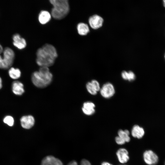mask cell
<instances>
[{
    "label": "cell",
    "mask_w": 165,
    "mask_h": 165,
    "mask_svg": "<svg viewBox=\"0 0 165 165\" xmlns=\"http://www.w3.org/2000/svg\"><path fill=\"white\" fill-rule=\"evenodd\" d=\"M91 82L96 90L97 92L100 90V87L98 82L96 80H93Z\"/></svg>",
    "instance_id": "22"
},
{
    "label": "cell",
    "mask_w": 165,
    "mask_h": 165,
    "mask_svg": "<svg viewBox=\"0 0 165 165\" xmlns=\"http://www.w3.org/2000/svg\"><path fill=\"white\" fill-rule=\"evenodd\" d=\"M131 133L134 137L140 139L144 136L145 131L143 128L138 125H135L133 127Z\"/></svg>",
    "instance_id": "14"
},
{
    "label": "cell",
    "mask_w": 165,
    "mask_h": 165,
    "mask_svg": "<svg viewBox=\"0 0 165 165\" xmlns=\"http://www.w3.org/2000/svg\"><path fill=\"white\" fill-rule=\"evenodd\" d=\"M57 56L55 47L51 44H46L37 51L36 63L40 67H49L53 64Z\"/></svg>",
    "instance_id": "1"
},
{
    "label": "cell",
    "mask_w": 165,
    "mask_h": 165,
    "mask_svg": "<svg viewBox=\"0 0 165 165\" xmlns=\"http://www.w3.org/2000/svg\"><path fill=\"white\" fill-rule=\"evenodd\" d=\"M115 139L116 143L119 145H123L126 142L123 139L119 136L116 137Z\"/></svg>",
    "instance_id": "23"
},
{
    "label": "cell",
    "mask_w": 165,
    "mask_h": 165,
    "mask_svg": "<svg viewBox=\"0 0 165 165\" xmlns=\"http://www.w3.org/2000/svg\"><path fill=\"white\" fill-rule=\"evenodd\" d=\"M53 76L47 67H40L38 71L34 72L32 75L31 80L36 87L44 88L51 82Z\"/></svg>",
    "instance_id": "2"
},
{
    "label": "cell",
    "mask_w": 165,
    "mask_h": 165,
    "mask_svg": "<svg viewBox=\"0 0 165 165\" xmlns=\"http://www.w3.org/2000/svg\"><path fill=\"white\" fill-rule=\"evenodd\" d=\"M3 57L0 54V68L7 69L12 65L15 58V53L10 48L6 47L3 51Z\"/></svg>",
    "instance_id": "4"
},
{
    "label": "cell",
    "mask_w": 165,
    "mask_h": 165,
    "mask_svg": "<svg viewBox=\"0 0 165 165\" xmlns=\"http://www.w3.org/2000/svg\"><path fill=\"white\" fill-rule=\"evenodd\" d=\"M53 7L51 10V15L54 19H61L68 13L69 6L68 0H49Z\"/></svg>",
    "instance_id": "3"
},
{
    "label": "cell",
    "mask_w": 165,
    "mask_h": 165,
    "mask_svg": "<svg viewBox=\"0 0 165 165\" xmlns=\"http://www.w3.org/2000/svg\"><path fill=\"white\" fill-rule=\"evenodd\" d=\"M67 165H78L77 162L75 160H72L69 162Z\"/></svg>",
    "instance_id": "25"
},
{
    "label": "cell",
    "mask_w": 165,
    "mask_h": 165,
    "mask_svg": "<svg viewBox=\"0 0 165 165\" xmlns=\"http://www.w3.org/2000/svg\"><path fill=\"white\" fill-rule=\"evenodd\" d=\"M163 6L165 8V0H163Z\"/></svg>",
    "instance_id": "29"
},
{
    "label": "cell",
    "mask_w": 165,
    "mask_h": 165,
    "mask_svg": "<svg viewBox=\"0 0 165 165\" xmlns=\"http://www.w3.org/2000/svg\"><path fill=\"white\" fill-rule=\"evenodd\" d=\"M94 104L90 101H87L83 104L82 110L84 114L88 116H90L94 114L95 111Z\"/></svg>",
    "instance_id": "12"
},
{
    "label": "cell",
    "mask_w": 165,
    "mask_h": 165,
    "mask_svg": "<svg viewBox=\"0 0 165 165\" xmlns=\"http://www.w3.org/2000/svg\"><path fill=\"white\" fill-rule=\"evenodd\" d=\"M51 19V15L47 11H41L39 14L38 20L40 23L42 24L47 23Z\"/></svg>",
    "instance_id": "15"
},
{
    "label": "cell",
    "mask_w": 165,
    "mask_h": 165,
    "mask_svg": "<svg viewBox=\"0 0 165 165\" xmlns=\"http://www.w3.org/2000/svg\"><path fill=\"white\" fill-rule=\"evenodd\" d=\"M121 75L123 79L129 81H134L136 78L134 73L131 71L127 72L124 71L122 72Z\"/></svg>",
    "instance_id": "17"
},
{
    "label": "cell",
    "mask_w": 165,
    "mask_h": 165,
    "mask_svg": "<svg viewBox=\"0 0 165 165\" xmlns=\"http://www.w3.org/2000/svg\"><path fill=\"white\" fill-rule=\"evenodd\" d=\"M12 89L13 93L17 95H21L24 91L23 84L17 81H14L13 82Z\"/></svg>",
    "instance_id": "13"
},
{
    "label": "cell",
    "mask_w": 165,
    "mask_h": 165,
    "mask_svg": "<svg viewBox=\"0 0 165 165\" xmlns=\"http://www.w3.org/2000/svg\"><path fill=\"white\" fill-rule=\"evenodd\" d=\"M100 90L101 96L105 98H109L112 97L115 92L113 85L109 82L104 84Z\"/></svg>",
    "instance_id": "5"
},
{
    "label": "cell",
    "mask_w": 165,
    "mask_h": 165,
    "mask_svg": "<svg viewBox=\"0 0 165 165\" xmlns=\"http://www.w3.org/2000/svg\"><path fill=\"white\" fill-rule=\"evenodd\" d=\"M144 161L148 165H155L158 162L159 159L157 155L151 150L145 151L143 155Z\"/></svg>",
    "instance_id": "6"
},
{
    "label": "cell",
    "mask_w": 165,
    "mask_h": 165,
    "mask_svg": "<svg viewBox=\"0 0 165 165\" xmlns=\"http://www.w3.org/2000/svg\"><path fill=\"white\" fill-rule=\"evenodd\" d=\"M3 50L2 46L0 44V54L3 52Z\"/></svg>",
    "instance_id": "27"
},
{
    "label": "cell",
    "mask_w": 165,
    "mask_h": 165,
    "mask_svg": "<svg viewBox=\"0 0 165 165\" xmlns=\"http://www.w3.org/2000/svg\"><path fill=\"white\" fill-rule=\"evenodd\" d=\"M2 87V80L1 77H0V89H1Z\"/></svg>",
    "instance_id": "28"
},
{
    "label": "cell",
    "mask_w": 165,
    "mask_h": 165,
    "mask_svg": "<svg viewBox=\"0 0 165 165\" xmlns=\"http://www.w3.org/2000/svg\"><path fill=\"white\" fill-rule=\"evenodd\" d=\"M86 87L88 91L91 94L95 95L97 92L92 86L91 82H88L86 85Z\"/></svg>",
    "instance_id": "20"
},
{
    "label": "cell",
    "mask_w": 165,
    "mask_h": 165,
    "mask_svg": "<svg viewBox=\"0 0 165 165\" xmlns=\"http://www.w3.org/2000/svg\"><path fill=\"white\" fill-rule=\"evenodd\" d=\"M8 73L10 77L14 79L19 78L21 74V72L19 69L13 67L9 69Z\"/></svg>",
    "instance_id": "18"
},
{
    "label": "cell",
    "mask_w": 165,
    "mask_h": 165,
    "mask_svg": "<svg viewBox=\"0 0 165 165\" xmlns=\"http://www.w3.org/2000/svg\"><path fill=\"white\" fill-rule=\"evenodd\" d=\"M77 28L78 34L81 35H86L90 31L88 25L84 23H80L78 24Z\"/></svg>",
    "instance_id": "16"
},
{
    "label": "cell",
    "mask_w": 165,
    "mask_h": 165,
    "mask_svg": "<svg viewBox=\"0 0 165 165\" xmlns=\"http://www.w3.org/2000/svg\"><path fill=\"white\" fill-rule=\"evenodd\" d=\"M22 127L25 129H30L34 125L35 120L34 117L31 115L25 116H22L20 119Z\"/></svg>",
    "instance_id": "8"
},
{
    "label": "cell",
    "mask_w": 165,
    "mask_h": 165,
    "mask_svg": "<svg viewBox=\"0 0 165 165\" xmlns=\"http://www.w3.org/2000/svg\"><path fill=\"white\" fill-rule=\"evenodd\" d=\"M3 122L9 126H12L14 124V120L13 118L10 116H6L3 119Z\"/></svg>",
    "instance_id": "21"
},
{
    "label": "cell",
    "mask_w": 165,
    "mask_h": 165,
    "mask_svg": "<svg viewBox=\"0 0 165 165\" xmlns=\"http://www.w3.org/2000/svg\"><path fill=\"white\" fill-rule=\"evenodd\" d=\"M101 165H113L112 164L110 163L106 162H103Z\"/></svg>",
    "instance_id": "26"
},
{
    "label": "cell",
    "mask_w": 165,
    "mask_h": 165,
    "mask_svg": "<svg viewBox=\"0 0 165 165\" xmlns=\"http://www.w3.org/2000/svg\"><path fill=\"white\" fill-rule=\"evenodd\" d=\"M40 165H63V164L58 158L53 156L49 155L42 159Z\"/></svg>",
    "instance_id": "9"
},
{
    "label": "cell",
    "mask_w": 165,
    "mask_h": 165,
    "mask_svg": "<svg viewBox=\"0 0 165 165\" xmlns=\"http://www.w3.org/2000/svg\"><path fill=\"white\" fill-rule=\"evenodd\" d=\"M88 22L90 26L92 28L97 29L102 26L104 20L100 16L95 14L89 17Z\"/></svg>",
    "instance_id": "7"
},
{
    "label": "cell",
    "mask_w": 165,
    "mask_h": 165,
    "mask_svg": "<svg viewBox=\"0 0 165 165\" xmlns=\"http://www.w3.org/2000/svg\"><path fill=\"white\" fill-rule=\"evenodd\" d=\"M80 165H91V164L88 160L83 159L81 160Z\"/></svg>",
    "instance_id": "24"
},
{
    "label": "cell",
    "mask_w": 165,
    "mask_h": 165,
    "mask_svg": "<svg viewBox=\"0 0 165 165\" xmlns=\"http://www.w3.org/2000/svg\"><path fill=\"white\" fill-rule=\"evenodd\" d=\"M119 161L123 163L127 162L129 159L128 152L125 148H122L119 149L116 152Z\"/></svg>",
    "instance_id": "11"
},
{
    "label": "cell",
    "mask_w": 165,
    "mask_h": 165,
    "mask_svg": "<svg viewBox=\"0 0 165 165\" xmlns=\"http://www.w3.org/2000/svg\"><path fill=\"white\" fill-rule=\"evenodd\" d=\"M164 58H165V54H164Z\"/></svg>",
    "instance_id": "30"
},
{
    "label": "cell",
    "mask_w": 165,
    "mask_h": 165,
    "mask_svg": "<svg viewBox=\"0 0 165 165\" xmlns=\"http://www.w3.org/2000/svg\"><path fill=\"white\" fill-rule=\"evenodd\" d=\"M13 45L18 49H23L26 46L27 42L25 40L21 37L19 34H14L13 36Z\"/></svg>",
    "instance_id": "10"
},
{
    "label": "cell",
    "mask_w": 165,
    "mask_h": 165,
    "mask_svg": "<svg viewBox=\"0 0 165 165\" xmlns=\"http://www.w3.org/2000/svg\"><path fill=\"white\" fill-rule=\"evenodd\" d=\"M118 136L123 139L126 142H129L130 141V138L129 136V131L127 130H119L118 132Z\"/></svg>",
    "instance_id": "19"
}]
</instances>
